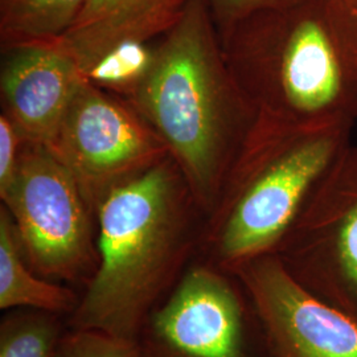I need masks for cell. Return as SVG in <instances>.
I'll use <instances>...</instances> for the list:
<instances>
[{"mask_svg": "<svg viewBox=\"0 0 357 357\" xmlns=\"http://www.w3.org/2000/svg\"><path fill=\"white\" fill-rule=\"evenodd\" d=\"M48 147L96 215L110 192L169 156L166 143L125 98L90 78L79 85Z\"/></svg>", "mask_w": 357, "mask_h": 357, "instance_id": "obj_7", "label": "cell"}, {"mask_svg": "<svg viewBox=\"0 0 357 357\" xmlns=\"http://www.w3.org/2000/svg\"><path fill=\"white\" fill-rule=\"evenodd\" d=\"M97 222L98 268L66 324L137 340L199 255L204 213L169 155L110 192Z\"/></svg>", "mask_w": 357, "mask_h": 357, "instance_id": "obj_1", "label": "cell"}, {"mask_svg": "<svg viewBox=\"0 0 357 357\" xmlns=\"http://www.w3.org/2000/svg\"><path fill=\"white\" fill-rule=\"evenodd\" d=\"M81 294L64 283L48 281L26 262L13 217L0 205V310L32 308L68 318Z\"/></svg>", "mask_w": 357, "mask_h": 357, "instance_id": "obj_12", "label": "cell"}, {"mask_svg": "<svg viewBox=\"0 0 357 357\" xmlns=\"http://www.w3.org/2000/svg\"><path fill=\"white\" fill-rule=\"evenodd\" d=\"M274 255L308 291L356 317L357 144L310 195Z\"/></svg>", "mask_w": 357, "mask_h": 357, "instance_id": "obj_8", "label": "cell"}, {"mask_svg": "<svg viewBox=\"0 0 357 357\" xmlns=\"http://www.w3.org/2000/svg\"><path fill=\"white\" fill-rule=\"evenodd\" d=\"M221 44L257 119L355 128L357 10L343 0H295L255 13Z\"/></svg>", "mask_w": 357, "mask_h": 357, "instance_id": "obj_3", "label": "cell"}, {"mask_svg": "<svg viewBox=\"0 0 357 357\" xmlns=\"http://www.w3.org/2000/svg\"><path fill=\"white\" fill-rule=\"evenodd\" d=\"M0 200L32 270L82 291L100 264L97 215L48 146L24 143L15 181Z\"/></svg>", "mask_w": 357, "mask_h": 357, "instance_id": "obj_5", "label": "cell"}, {"mask_svg": "<svg viewBox=\"0 0 357 357\" xmlns=\"http://www.w3.org/2000/svg\"><path fill=\"white\" fill-rule=\"evenodd\" d=\"M356 318H357V312H356Z\"/></svg>", "mask_w": 357, "mask_h": 357, "instance_id": "obj_19", "label": "cell"}, {"mask_svg": "<svg viewBox=\"0 0 357 357\" xmlns=\"http://www.w3.org/2000/svg\"><path fill=\"white\" fill-rule=\"evenodd\" d=\"M88 0H0V45L54 40L75 23Z\"/></svg>", "mask_w": 357, "mask_h": 357, "instance_id": "obj_13", "label": "cell"}, {"mask_svg": "<svg viewBox=\"0 0 357 357\" xmlns=\"http://www.w3.org/2000/svg\"><path fill=\"white\" fill-rule=\"evenodd\" d=\"M216 24L220 40L225 38L233 26L257 13L277 8L295 0H206Z\"/></svg>", "mask_w": 357, "mask_h": 357, "instance_id": "obj_16", "label": "cell"}, {"mask_svg": "<svg viewBox=\"0 0 357 357\" xmlns=\"http://www.w3.org/2000/svg\"><path fill=\"white\" fill-rule=\"evenodd\" d=\"M86 78L60 38L3 47L1 113L26 142L50 146Z\"/></svg>", "mask_w": 357, "mask_h": 357, "instance_id": "obj_10", "label": "cell"}, {"mask_svg": "<svg viewBox=\"0 0 357 357\" xmlns=\"http://www.w3.org/2000/svg\"><path fill=\"white\" fill-rule=\"evenodd\" d=\"M343 1L347 3L348 6H351V7H354V8L357 10V0H343Z\"/></svg>", "mask_w": 357, "mask_h": 357, "instance_id": "obj_18", "label": "cell"}, {"mask_svg": "<svg viewBox=\"0 0 357 357\" xmlns=\"http://www.w3.org/2000/svg\"><path fill=\"white\" fill-rule=\"evenodd\" d=\"M56 357H138V347L137 340L107 332L68 327Z\"/></svg>", "mask_w": 357, "mask_h": 357, "instance_id": "obj_15", "label": "cell"}, {"mask_svg": "<svg viewBox=\"0 0 357 357\" xmlns=\"http://www.w3.org/2000/svg\"><path fill=\"white\" fill-rule=\"evenodd\" d=\"M138 357H271L240 278L197 255L137 337Z\"/></svg>", "mask_w": 357, "mask_h": 357, "instance_id": "obj_6", "label": "cell"}, {"mask_svg": "<svg viewBox=\"0 0 357 357\" xmlns=\"http://www.w3.org/2000/svg\"><path fill=\"white\" fill-rule=\"evenodd\" d=\"M352 130L290 128L255 118L205 220L199 255L231 271L274 253L352 143Z\"/></svg>", "mask_w": 357, "mask_h": 357, "instance_id": "obj_4", "label": "cell"}, {"mask_svg": "<svg viewBox=\"0 0 357 357\" xmlns=\"http://www.w3.org/2000/svg\"><path fill=\"white\" fill-rule=\"evenodd\" d=\"M190 0H88L60 38L85 76L114 54L147 45L178 23Z\"/></svg>", "mask_w": 357, "mask_h": 357, "instance_id": "obj_11", "label": "cell"}, {"mask_svg": "<svg viewBox=\"0 0 357 357\" xmlns=\"http://www.w3.org/2000/svg\"><path fill=\"white\" fill-rule=\"evenodd\" d=\"M122 96L166 143L206 220L255 121L206 0H190Z\"/></svg>", "mask_w": 357, "mask_h": 357, "instance_id": "obj_2", "label": "cell"}, {"mask_svg": "<svg viewBox=\"0 0 357 357\" xmlns=\"http://www.w3.org/2000/svg\"><path fill=\"white\" fill-rule=\"evenodd\" d=\"M24 143L11 119L0 113V197L10 191L15 181Z\"/></svg>", "mask_w": 357, "mask_h": 357, "instance_id": "obj_17", "label": "cell"}, {"mask_svg": "<svg viewBox=\"0 0 357 357\" xmlns=\"http://www.w3.org/2000/svg\"><path fill=\"white\" fill-rule=\"evenodd\" d=\"M68 330L66 318L47 311L16 308L0 320V357H56Z\"/></svg>", "mask_w": 357, "mask_h": 357, "instance_id": "obj_14", "label": "cell"}, {"mask_svg": "<svg viewBox=\"0 0 357 357\" xmlns=\"http://www.w3.org/2000/svg\"><path fill=\"white\" fill-rule=\"evenodd\" d=\"M243 282L271 357H357V318L308 291L271 253L231 270Z\"/></svg>", "mask_w": 357, "mask_h": 357, "instance_id": "obj_9", "label": "cell"}]
</instances>
